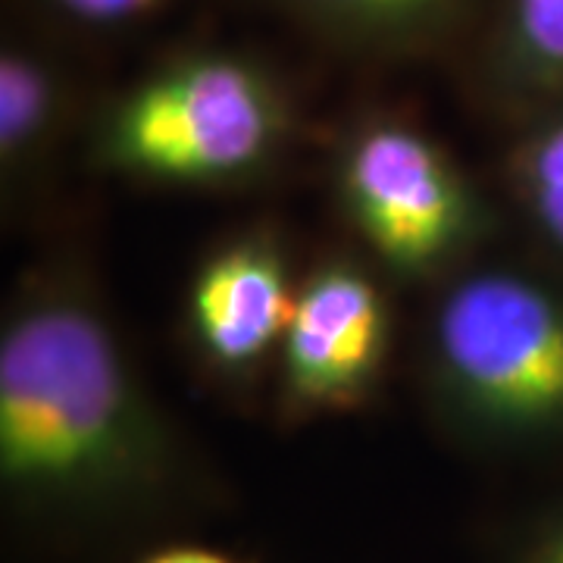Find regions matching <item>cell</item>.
Masks as SVG:
<instances>
[{
	"label": "cell",
	"instance_id": "obj_1",
	"mask_svg": "<svg viewBox=\"0 0 563 563\" xmlns=\"http://www.w3.org/2000/svg\"><path fill=\"white\" fill-rule=\"evenodd\" d=\"M0 485L22 532L95 551L210 498L120 339L79 288H32L0 335Z\"/></svg>",
	"mask_w": 563,
	"mask_h": 563
},
{
	"label": "cell",
	"instance_id": "obj_3",
	"mask_svg": "<svg viewBox=\"0 0 563 563\" xmlns=\"http://www.w3.org/2000/svg\"><path fill=\"white\" fill-rule=\"evenodd\" d=\"M285 132L273 81L239 57H188L139 88L103 129L107 163L163 181H225L261 166Z\"/></svg>",
	"mask_w": 563,
	"mask_h": 563
},
{
	"label": "cell",
	"instance_id": "obj_2",
	"mask_svg": "<svg viewBox=\"0 0 563 563\" xmlns=\"http://www.w3.org/2000/svg\"><path fill=\"white\" fill-rule=\"evenodd\" d=\"M432 363L451 420L483 448L563 432V298L542 282L485 269L435 310Z\"/></svg>",
	"mask_w": 563,
	"mask_h": 563
},
{
	"label": "cell",
	"instance_id": "obj_10",
	"mask_svg": "<svg viewBox=\"0 0 563 563\" xmlns=\"http://www.w3.org/2000/svg\"><path fill=\"white\" fill-rule=\"evenodd\" d=\"M313 3L357 29L401 32L442 16L451 0H313Z\"/></svg>",
	"mask_w": 563,
	"mask_h": 563
},
{
	"label": "cell",
	"instance_id": "obj_5",
	"mask_svg": "<svg viewBox=\"0 0 563 563\" xmlns=\"http://www.w3.org/2000/svg\"><path fill=\"white\" fill-rule=\"evenodd\" d=\"M279 351L285 388L298 407L342 410L363 401L388 351L383 288L357 263H322L298 285Z\"/></svg>",
	"mask_w": 563,
	"mask_h": 563
},
{
	"label": "cell",
	"instance_id": "obj_12",
	"mask_svg": "<svg viewBox=\"0 0 563 563\" xmlns=\"http://www.w3.org/2000/svg\"><path fill=\"white\" fill-rule=\"evenodd\" d=\"M66 13L85 22H122L147 13L157 0H57Z\"/></svg>",
	"mask_w": 563,
	"mask_h": 563
},
{
	"label": "cell",
	"instance_id": "obj_4",
	"mask_svg": "<svg viewBox=\"0 0 563 563\" xmlns=\"http://www.w3.org/2000/svg\"><path fill=\"white\" fill-rule=\"evenodd\" d=\"M342 195L363 239L407 276L448 261L473 222L457 166L429 135L401 122H373L351 139Z\"/></svg>",
	"mask_w": 563,
	"mask_h": 563
},
{
	"label": "cell",
	"instance_id": "obj_9",
	"mask_svg": "<svg viewBox=\"0 0 563 563\" xmlns=\"http://www.w3.org/2000/svg\"><path fill=\"white\" fill-rule=\"evenodd\" d=\"M517 188L551 242L563 247V117L526 141L514 163Z\"/></svg>",
	"mask_w": 563,
	"mask_h": 563
},
{
	"label": "cell",
	"instance_id": "obj_7",
	"mask_svg": "<svg viewBox=\"0 0 563 563\" xmlns=\"http://www.w3.org/2000/svg\"><path fill=\"white\" fill-rule=\"evenodd\" d=\"M57 120V81L22 51L0 60V157L16 166L32 157Z\"/></svg>",
	"mask_w": 563,
	"mask_h": 563
},
{
	"label": "cell",
	"instance_id": "obj_8",
	"mask_svg": "<svg viewBox=\"0 0 563 563\" xmlns=\"http://www.w3.org/2000/svg\"><path fill=\"white\" fill-rule=\"evenodd\" d=\"M504 41L517 73L563 88V0H507Z\"/></svg>",
	"mask_w": 563,
	"mask_h": 563
},
{
	"label": "cell",
	"instance_id": "obj_11",
	"mask_svg": "<svg viewBox=\"0 0 563 563\" xmlns=\"http://www.w3.org/2000/svg\"><path fill=\"white\" fill-rule=\"evenodd\" d=\"M504 563H563V498L536 514L510 539Z\"/></svg>",
	"mask_w": 563,
	"mask_h": 563
},
{
	"label": "cell",
	"instance_id": "obj_13",
	"mask_svg": "<svg viewBox=\"0 0 563 563\" xmlns=\"http://www.w3.org/2000/svg\"><path fill=\"white\" fill-rule=\"evenodd\" d=\"M139 563H242L239 558L195 542H169L147 551Z\"/></svg>",
	"mask_w": 563,
	"mask_h": 563
},
{
	"label": "cell",
	"instance_id": "obj_6",
	"mask_svg": "<svg viewBox=\"0 0 563 563\" xmlns=\"http://www.w3.org/2000/svg\"><path fill=\"white\" fill-rule=\"evenodd\" d=\"M298 285L269 239H244L203 263L191 285V332L225 369H244L279 347Z\"/></svg>",
	"mask_w": 563,
	"mask_h": 563
}]
</instances>
